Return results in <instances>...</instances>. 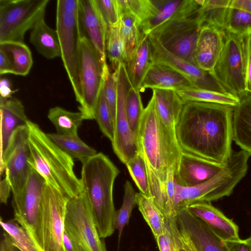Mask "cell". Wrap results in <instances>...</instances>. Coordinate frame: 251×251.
<instances>
[{
    "label": "cell",
    "mask_w": 251,
    "mask_h": 251,
    "mask_svg": "<svg viewBox=\"0 0 251 251\" xmlns=\"http://www.w3.org/2000/svg\"><path fill=\"white\" fill-rule=\"evenodd\" d=\"M98 9L108 28L120 22L117 0H95Z\"/></svg>",
    "instance_id": "obj_45"
},
{
    "label": "cell",
    "mask_w": 251,
    "mask_h": 251,
    "mask_svg": "<svg viewBox=\"0 0 251 251\" xmlns=\"http://www.w3.org/2000/svg\"><path fill=\"white\" fill-rule=\"evenodd\" d=\"M29 157L31 168L68 199L83 191L80 179L74 171V160L54 143L39 127L29 120Z\"/></svg>",
    "instance_id": "obj_3"
},
{
    "label": "cell",
    "mask_w": 251,
    "mask_h": 251,
    "mask_svg": "<svg viewBox=\"0 0 251 251\" xmlns=\"http://www.w3.org/2000/svg\"><path fill=\"white\" fill-rule=\"evenodd\" d=\"M63 241L65 251H78L75 243L65 231H64Z\"/></svg>",
    "instance_id": "obj_55"
},
{
    "label": "cell",
    "mask_w": 251,
    "mask_h": 251,
    "mask_svg": "<svg viewBox=\"0 0 251 251\" xmlns=\"http://www.w3.org/2000/svg\"><path fill=\"white\" fill-rule=\"evenodd\" d=\"M233 140L251 155V93L240 99L233 107Z\"/></svg>",
    "instance_id": "obj_26"
},
{
    "label": "cell",
    "mask_w": 251,
    "mask_h": 251,
    "mask_svg": "<svg viewBox=\"0 0 251 251\" xmlns=\"http://www.w3.org/2000/svg\"><path fill=\"white\" fill-rule=\"evenodd\" d=\"M0 251H14V246L12 241L5 232L3 233L0 242Z\"/></svg>",
    "instance_id": "obj_53"
},
{
    "label": "cell",
    "mask_w": 251,
    "mask_h": 251,
    "mask_svg": "<svg viewBox=\"0 0 251 251\" xmlns=\"http://www.w3.org/2000/svg\"><path fill=\"white\" fill-rule=\"evenodd\" d=\"M47 116L57 133L71 136H78V128L86 120L82 112L70 111L60 106L50 108Z\"/></svg>",
    "instance_id": "obj_29"
},
{
    "label": "cell",
    "mask_w": 251,
    "mask_h": 251,
    "mask_svg": "<svg viewBox=\"0 0 251 251\" xmlns=\"http://www.w3.org/2000/svg\"><path fill=\"white\" fill-rule=\"evenodd\" d=\"M176 251H189L187 245L178 228L176 217H169Z\"/></svg>",
    "instance_id": "obj_48"
},
{
    "label": "cell",
    "mask_w": 251,
    "mask_h": 251,
    "mask_svg": "<svg viewBox=\"0 0 251 251\" xmlns=\"http://www.w3.org/2000/svg\"><path fill=\"white\" fill-rule=\"evenodd\" d=\"M135 192L128 180L124 184V196L122 205L116 212L115 229L118 231L120 241L125 227L128 224L133 209L136 205Z\"/></svg>",
    "instance_id": "obj_38"
},
{
    "label": "cell",
    "mask_w": 251,
    "mask_h": 251,
    "mask_svg": "<svg viewBox=\"0 0 251 251\" xmlns=\"http://www.w3.org/2000/svg\"><path fill=\"white\" fill-rule=\"evenodd\" d=\"M176 217L180 232L191 242L197 251H229L226 243L192 215L187 207L177 210Z\"/></svg>",
    "instance_id": "obj_17"
},
{
    "label": "cell",
    "mask_w": 251,
    "mask_h": 251,
    "mask_svg": "<svg viewBox=\"0 0 251 251\" xmlns=\"http://www.w3.org/2000/svg\"><path fill=\"white\" fill-rule=\"evenodd\" d=\"M94 119L102 133L112 142L114 134V122L105 97L103 85L96 107Z\"/></svg>",
    "instance_id": "obj_40"
},
{
    "label": "cell",
    "mask_w": 251,
    "mask_h": 251,
    "mask_svg": "<svg viewBox=\"0 0 251 251\" xmlns=\"http://www.w3.org/2000/svg\"><path fill=\"white\" fill-rule=\"evenodd\" d=\"M140 192L149 197V181L144 160L139 153L126 164Z\"/></svg>",
    "instance_id": "obj_42"
},
{
    "label": "cell",
    "mask_w": 251,
    "mask_h": 251,
    "mask_svg": "<svg viewBox=\"0 0 251 251\" xmlns=\"http://www.w3.org/2000/svg\"><path fill=\"white\" fill-rule=\"evenodd\" d=\"M27 125L17 128L0 161V174L5 171L13 194L12 200L21 196L29 176L31 167L28 162L29 150Z\"/></svg>",
    "instance_id": "obj_14"
},
{
    "label": "cell",
    "mask_w": 251,
    "mask_h": 251,
    "mask_svg": "<svg viewBox=\"0 0 251 251\" xmlns=\"http://www.w3.org/2000/svg\"><path fill=\"white\" fill-rule=\"evenodd\" d=\"M14 251H21V250H20L18 248L15 247L14 246Z\"/></svg>",
    "instance_id": "obj_58"
},
{
    "label": "cell",
    "mask_w": 251,
    "mask_h": 251,
    "mask_svg": "<svg viewBox=\"0 0 251 251\" xmlns=\"http://www.w3.org/2000/svg\"><path fill=\"white\" fill-rule=\"evenodd\" d=\"M226 164H220L182 151L175 179L182 186H195L214 176Z\"/></svg>",
    "instance_id": "obj_19"
},
{
    "label": "cell",
    "mask_w": 251,
    "mask_h": 251,
    "mask_svg": "<svg viewBox=\"0 0 251 251\" xmlns=\"http://www.w3.org/2000/svg\"><path fill=\"white\" fill-rule=\"evenodd\" d=\"M79 0L83 35L88 39L104 65L106 63L107 26L95 0Z\"/></svg>",
    "instance_id": "obj_18"
},
{
    "label": "cell",
    "mask_w": 251,
    "mask_h": 251,
    "mask_svg": "<svg viewBox=\"0 0 251 251\" xmlns=\"http://www.w3.org/2000/svg\"><path fill=\"white\" fill-rule=\"evenodd\" d=\"M229 6L241 8L251 13V0H231Z\"/></svg>",
    "instance_id": "obj_54"
},
{
    "label": "cell",
    "mask_w": 251,
    "mask_h": 251,
    "mask_svg": "<svg viewBox=\"0 0 251 251\" xmlns=\"http://www.w3.org/2000/svg\"><path fill=\"white\" fill-rule=\"evenodd\" d=\"M0 154L2 159L12 135L19 127L27 125L28 119L22 102L11 97H0Z\"/></svg>",
    "instance_id": "obj_24"
},
{
    "label": "cell",
    "mask_w": 251,
    "mask_h": 251,
    "mask_svg": "<svg viewBox=\"0 0 251 251\" xmlns=\"http://www.w3.org/2000/svg\"><path fill=\"white\" fill-rule=\"evenodd\" d=\"M0 50L10 58L14 70V75L25 76L33 64L30 49L24 43L15 41L0 42Z\"/></svg>",
    "instance_id": "obj_30"
},
{
    "label": "cell",
    "mask_w": 251,
    "mask_h": 251,
    "mask_svg": "<svg viewBox=\"0 0 251 251\" xmlns=\"http://www.w3.org/2000/svg\"><path fill=\"white\" fill-rule=\"evenodd\" d=\"M251 155L246 151L233 152L225 167L214 176L196 185L184 187L175 179L174 205L176 210L200 202H210L230 195L245 176Z\"/></svg>",
    "instance_id": "obj_5"
},
{
    "label": "cell",
    "mask_w": 251,
    "mask_h": 251,
    "mask_svg": "<svg viewBox=\"0 0 251 251\" xmlns=\"http://www.w3.org/2000/svg\"><path fill=\"white\" fill-rule=\"evenodd\" d=\"M140 91L132 87L129 88L126 97V111L132 131L136 135L144 108Z\"/></svg>",
    "instance_id": "obj_41"
},
{
    "label": "cell",
    "mask_w": 251,
    "mask_h": 251,
    "mask_svg": "<svg viewBox=\"0 0 251 251\" xmlns=\"http://www.w3.org/2000/svg\"><path fill=\"white\" fill-rule=\"evenodd\" d=\"M136 137L147 172L149 197L165 216L168 177L171 172L176 173L182 150L158 117L152 97L144 108Z\"/></svg>",
    "instance_id": "obj_2"
},
{
    "label": "cell",
    "mask_w": 251,
    "mask_h": 251,
    "mask_svg": "<svg viewBox=\"0 0 251 251\" xmlns=\"http://www.w3.org/2000/svg\"><path fill=\"white\" fill-rule=\"evenodd\" d=\"M182 236L184 238V240L187 245V246L189 251H197L196 249H195V248L194 247V245L192 244L191 242L186 237H185V236H184L182 234Z\"/></svg>",
    "instance_id": "obj_56"
},
{
    "label": "cell",
    "mask_w": 251,
    "mask_h": 251,
    "mask_svg": "<svg viewBox=\"0 0 251 251\" xmlns=\"http://www.w3.org/2000/svg\"><path fill=\"white\" fill-rule=\"evenodd\" d=\"M56 30L61 48V59L76 100L80 105V41L83 35L79 0L56 1Z\"/></svg>",
    "instance_id": "obj_6"
},
{
    "label": "cell",
    "mask_w": 251,
    "mask_h": 251,
    "mask_svg": "<svg viewBox=\"0 0 251 251\" xmlns=\"http://www.w3.org/2000/svg\"><path fill=\"white\" fill-rule=\"evenodd\" d=\"M186 207L192 215L203 222L223 241H238L241 239L238 226L210 202H196Z\"/></svg>",
    "instance_id": "obj_21"
},
{
    "label": "cell",
    "mask_w": 251,
    "mask_h": 251,
    "mask_svg": "<svg viewBox=\"0 0 251 251\" xmlns=\"http://www.w3.org/2000/svg\"><path fill=\"white\" fill-rule=\"evenodd\" d=\"M79 76L82 103L78 109L86 120H93L103 85V65L85 36L80 41Z\"/></svg>",
    "instance_id": "obj_13"
},
{
    "label": "cell",
    "mask_w": 251,
    "mask_h": 251,
    "mask_svg": "<svg viewBox=\"0 0 251 251\" xmlns=\"http://www.w3.org/2000/svg\"><path fill=\"white\" fill-rule=\"evenodd\" d=\"M233 107L200 101L184 102L176 126L183 151L226 164L232 154Z\"/></svg>",
    "instance_id": "obj_1"
},
{
    "label": "cell",
    "mask_w": 251,
    "mask_h": 251,
    "mask_svg": "<svg viewBox=\"0 0 251 251\" xmlns=\"http://www.w3.org/2000/svg\"><path fill=\"white\" fill-rule=\"evenodd\" d=\"M246 241H247L248 243H251V236H250L249 238H248L246 239H245Z\"/></svg>",
    "instance_id": "obj_57"
},
{
    "label": "cell",
    "mask_w": 251,
    "mask_h": 251,
    "mask_svg": "<svg viewBox=\"0 0 251 251\" xmlns=\"http://www.w3.org/2000/svg\"><path fill=\"white\" fill-rule=\"evenodd\" d=\"M106 51L112 69L115 71L120 64L126 63V48L122 38L120 22L109 26L107 31Z\"/></svg>",
    "instance_id": "obj_36"
},
{
    "label": "cell",
    "mask_w": 251,
    "mask_h": 251,
    "mask_svg": "<svg viewBox=\"0 0 251 251\" xmlns=\"http://www.w3.org/2000/svg\"><path fill=\"white\" fill-rule=\"evenodd\" d=\"M200 7L175 17L148 36L156 39L170 53L196 65L194 52L201 27Z\"/></svg>",
    "instance_id": "obj_7"
},
{
    "label": "cell",
    "mask_w": 251,
    "mask_h": 251,
    "mask_svg": "<svg viewBox=\"0 0 251 251\" xmlns=\"http://www.w3.org/2000/svg\"><path fill=\"white\" fill-rule=\"evenodd\" d=\"M146 18L140 25L142 33L148 35L167 22L187 11L201 7L196 0H150Z\"/></svg>",
    "instance_id": "obj_20"
},
{
    "label": "cell",
    "mask_w": 251,
    "mask_h": 251,
    "mask_svg": "<svg viewBox=\"0 0 251 251\" xmlns=\"http://www.w3.org/2000/svg\"><path fill=\"white\" fill-rule=\"evenodd\" d=\"M15 90L11 89L10 81L6 78H1L0 81V97L5 99L12 97V94L15 92Z\"/></svg>",
    "instance_id": "obj_52"
},
{
    "label": "cell",
    "mask_w": 251,
    "mask_h": 251,
    "mask_svg": "<svg viewBox=\"0 0 251 251\" xmlns=\"http://www.w3.org/2000/svg\"><path fill=\"white\" fill-rule=\"evenodd\" d=\"M136 201L139 210L155 239L162 232L166 217L148 196L136 193Z\"/></svg>",
    "instance_id": "obj_34"
},
{
    "label": "cell",
    "mask_w": 251,
    "mask_h": 251,
    "mask_svg": "<svg viewBox=\"0 0 251 251\" xmlns=\"http://www.w3.org/2000/svg\"><path fill=\"white\" fill-rule=\"evenodd\" d=\"M184 102L200 101L222 104L234 107L240 99L231 94H223L197 88H186L176 91Z\"/></svg>",
    "instance_id": "obj_33"
},
{
    "label": "cell",
    "mask_w": 251,
    "mask_h": 251,
    "mask_svg": "<svg viewBox=\"0 0 251 251\" xmlns=\"http://www.w3.org/2000/svg\"><path fill=\"white\" fill-rule=\"evenodd\" d=\"M6 74L14 75V67L7 54L0 50V75Z\"/></svg>",
    "instance_id": "obj_49"
},
{
    "label": "cell",
    "mask_w": 251,
    "mask_h": 251,
    "mask_svg": "<svg viewBox=\"0 0 251 251\" xmlns=\"http://www.w3.org/2000/svg\"><path fill=\"white\" fill-rule=\"evenodd\" d=\"M49 0H0V42L24 43L25 33L45 17Z\"/></svg>",
    "instance_id": "obj_9"
},
{
    "label": "cell",
    "mask_w": 251,
    "mask_h": 251,
    "mask_svg": "<svg viewBox=\"0 0 251 251\" xmlns=\"http://www.w3.org/2000/svg\"><path fill=\"white\" fill-rule=\"evenodd\" d=\"M211 73L228 93L239 99L248 93L242 35L225 30L223 48Z\"/></svg>",
    "instance_id": "obj_11"
},
{
    "label": "cell",
    "mask_w": 251,
    "mask_h": 251,
    "mask_svg": "<svg viewBox=\"0 0 251 251\" xmlns=\"http://www.w3.org/2000/svg\"><path fill=\"white\" fill-rule=\"evenodd\" d=\"M46 183L32 168L21 196L12 201L14 219L27 231L40 251H43V199Z\"/></svg>",
    "instance_id": "obj_10"
},
{
    "label": "cell",
    "mask_w": 251,
    "mask_h": 251,
    "mask_svg": "<svg viewBox=\"0 0 251 251\" xmlns=\"http://www.w3.org/2000/svg\"><path fill=\"white\" fill-rule=\"evenodd\" d=\"M229 251H251V243L245 240L226 242Z\"/></svg>",
    "instance_id": "obj_50"
},
{
    "label": "cell",
    "mask_w": 251,
    "mask_h": 251,
    "mask_svg": "<svg viewBox=\"0 0 251 251\" xmlns=\"http://www.w3.org/2000/svg\"><path fill=\"white\" fill-rule=\"evenodd\" d=\"M0 224L15 247L21 251H40L27 231L14 219L4 221L1 218Z\"/></svg>",
    "instance_id": "obj_37"
},
{
    "label": "cell",
    "mask_w": 251,
    "mask_h": 251,
    "mask_svg": "<svg viewBox=\"0 0 251 251\" xmlns=\"http://www.w3.org/2000/svg\"><path fill=\"white\" fill-rule=\"evenodd\" d=\"M120 30L125 46L127 62L139 45L143 33L140 23L134 16L123 12L120 13Z\"/></svg>",
    "instance_id": "obj_35"
},
{
    "label": "cell",
    "mask_w": 251,
    "mask_h": 251,
    "mask_svg": "<svg viewBox=\"0 0 251 251\" xmlns=\"http://www.w3.org/2000/svg\"><path fill=\"white\" fill-rule=\"evenodd\" d=\"M104 93L114 123L117 101V83L115 74L110 73L106 63L103 65Z\"/></svg>",
    "instance_id": "obj_43"
},
{
    "label": "cell",
    "mask_w": 251,
    "mask_h": 251,
    "mask_svg": "<svg viewBox=\"0 0 251 251\" xmlns=\"http://www.w3.org/2000/svg\"><path fill=\"white\" fill-rule=\"evenodd\" d=\"M29 41L37 51L47 59L61 56L57 31L47 25L45 17L40 19L30 30Z\"/></svg>",
    "instance_id": "obj_27"
},
{
    "label": "cell",
    "mask_w": 251,
    "mask_h": 251,
    "mask_svg": "<svg viewBox=\"0 0 251 251\" xmlns=\"http://www.w3.org/2000/svg\"><path fill=\"white\" fill-rule=\"evenodd\" d=\"M49 138L73 160L83 163L96 154V150L82 141L78 136L56 133H48Z\"/></svg>",
    "instance_id": "obj_31"
},
{
    "label": "cell",
    "mask_w": 251,
    "mask_h": 251,
    "mask_svg": "<svg viewBox=\"0 0 251 251\" xmlns=\"http://www.w3.org/2000/svg\"><path fill=\"white\" fill-rule=\"evenodd\" d=\"M152 63L150 43L148 36L143 34L139 45L126 63V72L132 87L139 90Z\"/></svg>",
    "instance_id": "obj_28"
},
{
    "label": "cell",
    "mask_w": 251,
    "mask_h": 251,
    "mask_svg": "<svg viewBox=\"0 0 251 251\" xmlns=\"http://www.w3.org/2000/svg\"><path fill=\"white\" fill-rule=\"evenodd\" d=\"M68 200L46 183L43 199V251H65L63 239Z\"/></svg>",
    "instance_id": "obj_15"
},
{
    "label": "cell",
    "mask_w": 251,
    "mask_h": 251,
    "mask_svg": "<svg viewBox=\"0 0 251 251\" xmlns=\"http://www.w3.org/2000/svg\"><path fill=\"white\" fill-rule=\"evenodd\" d=\"M155 239L159 251H176L169 217H166L162 232Z\"/></svg>",
    "instance_id": "obj_47"
},
{
    "label": "cell",
    "mask_w": 251,
    "mask_h": 251,
    "mask_svg": "<svg viewBox=\"0 0 251 251\" xmlns=\"http://www.w3.org/2000/svg\"><path fill=\"white\" fill-rule=\"evenodd\" d=\"M146 88L171 89L175 91L195 88L189 79L176 69L160 62H152L139 87V91Z\"/></svg>",
    "instance_id": "obj_23"
},
{
    "label": "cell",
    "mask_w": 251,
    "mask_h": 251,
    "mask_svg": "<svg viewBox=\"0 0 251 251\" xmlns=\"http://www.w3.org/2000/svg\"><path fill=\"white\" fill-rule=\"evenodd\" d=\"M244 55L246 90L251 93V30L242 35Z\"/></svg>",
    "instance_id": "obj_46"
},
{
    "label": "cell",
    "mask_w": 251,
    "mask_h": 251,
    "mask_svg": "<svg viewBox=\"0 0 251 251\" xmlns=\"http://www.w3.org/2000/svg\"><path fill=\"white\" fill-rule=\"evenodd\" d=\"M148 37L152 62L163 63L176 69L187 77L195 88L223 94L229 93L210 72L173 55L164 49L156 39L150 36Z\"/></svg>",
    "instance_id": "obj_16"
},
{
    "label": "cell",
    "mask_w": 251,
    "mask_h": 251,
    "mask_svg": "<svg viewBox=\"0 0 251 251\" xmlns=\"http://www.w3.org/2000/svg\"><path fill=\"white\" fill-rule=\"evenodd\" d=\"M225 30L211 25L201 27L194 59L200 68L212 72L223 48Z\"/></svg>",
    "instance_id": "obj_22"
},
{
    "label": "cell",
    "mask_w": 251,
    "mask_h": 251,
    "mask_svg": "<svg viewBox=\"0 0 251 251\" xmlns=\"http://www.w3.org/2000/svg\"><path fill=\"white\" fill-rule=\"evenodd\" d=\"M120 171L111 160L102 152L82 163L81 181L92 210L100 237L112 235L115 229L113 187Z\"/></svg>",
    "instance_id": "obj_4"
},
{
    "label": "cell",
    "mask_w": 251,
    "mask_h": 251,
    "mask_svg": "<svg viewBox=\"0 0 251 251\" xmlns=\"http://www.w3.org/2000/svg\"><path fill=\"white\" fill-rule=\"evenodd\" d=\"M119 12H126L134 16L140 25L148 12L150 0H117Z\"/></svg>",
    "instance_id": "obj_44"
},
{
    "label": "cell",
    "mask_w": 251,
    "mask_h": 251,
    "mask_svg": "<svg viewBox=\"0 0 251 251\" xmlns=\"http://www.w3.org/2000/svg\"><path fill=\"white\" fill-rule=\"evenodd\" d=\"M152 97L160 121L177 139L176 126L184 102L175 90L171 89H153Z\"/></svg>",
    "instance_id": "obj_25"
},
{
    "label": "cell",
    "mask_w": 251,
    "mask_h": 251,
    "mask_svg": "<svg viewBox=\"0 0 251 251\" xmlns=\"http://www.w3.org/2000/svg\"><path fill=\"white\" fill-rule=\"evenodd\" d=\"M65 231L78 251H107L95 224L85 192L68 200L65 219Z\"/></svg>",
    "instance_id": "obj_8"
},
{
    "label": "cell",
    "mask_w": 251,
    "mask_h": 251,
    "mask_svg": "<svg viewBox=\"0 0 251 251\" xmlns=\"http://www.w3.org/2000/svg\"><path fill=\"white\" fill-rule=\"evenodd\" d=\"M11 191L10 185L5 177L0 182V200L1 203L6 204Z\"/></svg>",
    "instance_id": "obj_51"
},
{
    "label": "cell",
    "mask_w": 251,
    "mask_h": 251,
    "mask_svg": "<svg viewBox=\"0 0 251 251\" xmlns=\"http://www.w3.org/2000/svg\"><path fill=\"white\" fill-rule=\"evenodd\" d=\"M225 29L239 35H242L251 30V13L241 8L229 6Z\"/></svg>",
    "instance_id": "obj_39"
},
{
    "label": "cell",
    "mask_w": 251,
    "mask_h": 251,
    "mask_svg": "<svg viewBox=\"0 0 251 251\" xmlns=\"http://www.w3.org/2000/svg\"><path fill=\"white\" fill-rule=\"evenodd\" d=\"M231 0H205L199 9L201 26L211 25L225 30L226 15Z\"/></svg>",
    "instance_id": "obj_32"
},
{
    "label": "cell",
    "mask_w": 251,
    "mask_h": 251,
    "mask_svg": "<svg viewBox=\"0 0 251 251\" xmlns=\"http://www.w3.org/2000/svg\"><path fill=\"white\" fill-rule=\"evenodd\" d=\"M114 73L117 83V101L114 138L111 143L114 152L120 161L126 164L139 152L137 137L130 128L126 111V97L132 85L125 63L120 64Z\"/></svg>",
    "instance_id": "obj_12"
}]
</instances>
